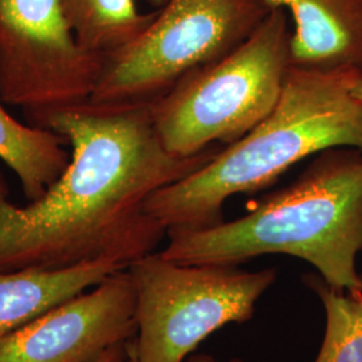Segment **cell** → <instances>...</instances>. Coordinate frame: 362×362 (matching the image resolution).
<instances>
[{
  "label": "cell",
  "instance_id": "cell-1",
  "mask_svg": "<svg viewBox=\"0 0 362 362\" xmlns=\"http://www.w3.org/2000/svg\"><path fill=\"white\" fill-rule=\"evenodd\" d=\"M26 118L62 137L70 160L46 194L23 207L10 200L0 172V272L91 262L128 269L167 238V228L145 211L146 200L223 148L172 155L156 133L149 104L83 101Z\"/></svg>",
  "mask_w": 362,
  "mask_h": 362
},
{
  "label": "cell",
  "instance_id": "cell-2",
  "mask_svg": "<svg viewBox=\"0 0 362 362\" xmlns=\"http://www.w3.org/2000/svg\"><path fill=\"white\" fill-rule=\"evenodd\" d=\"M167 239L160 254L176 263L240 266L281 254L306 260L337 290L358 294L362 151H322L296 180L266 196L245 216L204 230H168Z\"/></svg>",
  "mask_w": 362,
  "mask_h": 362
},
{
  "label": "cell",
  "instance_id": "cell-3",
  "mask_svg": "<svg viewBox=\"0 0 362 362\" xmlns=\"http://www.w3.org/2000/svg\"><path fill=\"white\" fill-rule=\"evenodd\" d=\"M361 71L291 66L272 113L207 164L156 191L145 211L168 230H204L224 221L223 206L254 194L322 151H362V103L353 95Z\"/></svg>",
  "mask_w": 362,
  "mask_h": 362
},
{
  "label": "cell",
  "instance_id": "cell-4",
  "mask_svg": "<svg viewBox=\"0 0 362 362\" xmlns=\"http://www.w3.org/2000/svg\"><path fill=\"white\" fill-rule=\"evenodd\" d=\"M285 8H272L238 49L181 78L149 104L165 149L192 157L240 140L278 104L291 69Z\"/></svg>",
  "mask_w": 362,
  "mask_h": 362
},
{
  "label": "cell",
  "instance_id": "cell-5",
  "mask_svg": "<svg viewBox=\"0 0 362 362\" xmlns=\"http://www.w3.org/2000/svg\"><path fill=\"white\" fill-rule=\"evenodd\" d=\"M136 287L137 333L132 362H185L209 334L252 318L276 281L274 269L181 264L152 252L127 269Z\"/></svg>",
  "mask_w": 362,
  "mask_h": 362
},
{
  "label": "cell",
  "instance_id": "cell-6",
  "mask_svg": "<svg viewBox=\"0 0 362 362\" xmlns=\"http://www.w3.org/2000/svg\"><path fill=\"white\" fill-rule=\"evenodd\" d=\"M270 11L266 0H167L140 37L105 57L88 101L151 104L181 78L238 49Z\"/></svg>",
  "mask_w": 362,
  "mask_h": 362
},
{
  "label": "cell",
  "instance_id": "cell-7",
  "mask_svg": "<svg viewBox=\"0 0 362 362\" xmlns=\"http://www.w3.org/2000/svg\"><path fill=\"white\" fill-rule=\"evenodd\" d=\"M104 58L82 49L59 0H0V97L25 116L90 98Z\"/></svg>",
  "mask_w": 362,
  "mask_h": 362
},
{
  "label": "cell",
  "instance_id": "cell-8",
  "mask_svg": "<svg viewBox=\"0 0 362 362\" xmlns=\"http://www.w3.org/2000/svg\"><path fill=\"white\" fill-rule=\"evenodd\" d=\"M136 287L125 270L57 305L0 341V362H95L137 333Z\"/></svg>",
  "mask_w": 362,
  "mask_h": 362
},
{
  "label": "cell",
  "instance_id": "cell-9",
  "mask_svg": "<svg viewBox=\"0 0 362 362\" xmlns=\"http://www.w3.org/2000/svg\"><path fill=\"white\" fill-rule=\"evenodd\" d=\"M293 18L291 66L362 73V0H266Z\"/></svg>",
  "mask_w": 362,
  "mask_h": 362
},
{
  "label": "cell",
  "instance_id": "cell-10",
  "mask_svg": "<svg viewBox=\"0 0 362 362\" xmlns=\"http://www.w3.org/2000/svg\"><path fill=\"white\" fill-rule=\"evenodd\" d=\"M119 270L110 263L91 262L64 270L0 272V341Z\"/></svg>",
  "mask_w": 362,
  "mask_h": 362
},
{
  "label": "cell",
  "instance_id": "cell-11",
  "mask_svg": "<svg viewBox=\"0 0 362 362\" xmlns=\"http://www.w3.org/2000/svg\"><path fill=\"white\" fill-rule=\"evenodd\" d=\"M0 97V161L11 169L28 203L46 194L70 160L65 140L13 117Z\"/></svg>",
  "mask_w": 362,
  "mask_h": 362
},
{
  "label": "cell",
  "instance_id": "cell-12",
  "mask_svg": "<svg viewBox=\"0 0 362 362\" xmlns=\"http://www.w3.org/2000/svg\"><path fill=\"white\" fill-rule=\"evenodd\" d=\"M59 1L66 23L78 45L104 59L140 37L157 13H141L136 0Z\"/></svg>",
  "mask_w": 362,
  "mask_h": 362
},
{
  "label": "cell",
  "instance_id": "cell-13",
  "mask_svg": "<svg viewBox=\"0 0 362 362\" xmlns=\"http://www.w3.org/2000/svg\"><path fill=\"white\" fill-rule=\"evenodd\" d=\"M302 281L320 298L326 315L322 345L314 362H362V291L337 290L318 272L305 274Z\"/></svg>",
  "mask_w": 362,
  "mask_h": 362
},
{
  "label": "cell",
  "instance_id": "cell-14",
  "mask_svg": "<svg viewBox=\"0 0 362 362\" xmlns=\"http://www.w3.org/2000/svg\"><path fill=\"white\" fill-rule=\"evenodd\" d=\"M128 344V342H127ZM127 344H122V345H119V346H117V348H115V349L110 350V351H107L106 354H105L104 357H101L98 361L95 362H112L113 361V358L116 357L117 354H118V351L119 350L122 349Z\"/></svg>",
  "mask_w": 362,
  "mask_h": 362
},
{
  "label": "cell",
  "instance_id": "cell-15",
  "mask_svg": "<svg viewBox=\"0 0 362 362\" xmlns=\"http://www.w3.org/2000/svg\"><path fill=\"white\" fill-rule=\"evenodd\" d=\"M129 342H128V344H129ZM128 344L118 351V354L113 358V361L112 362H132L129 354H128Z\"/></svg>",
  "mask_w": 362,
  "mask_h": 362
},
{
  "label": "cell",
  "instance_id": "cell-16",
  "mask_svg": "<svg viewBox=\"0 0 362 362\" xmlns=\"http://www.w3.org/2000/svg\"><path fill=\"white\" fill-rule=\"evenodd\" d=\"M353 95L362 103V76L358 78V81L356 82V85L353 88Z\"/></svg>",
  "mask_w": 362,
  "mask_h": 362
},
{
  "label": "cell",
  "instance_id": "cell-17",
  "mask_svg": "<svg viewBox=\"0 0 362 362\" xmlns=\"http://www.w3.org/2000/svg\"><path fill=\"white\" fill-rule=\"evenodd\" d=\"M146 1L155 7H163L167 3V0H146Z\"/></svg>",
  "mask_w": 362,
  "mask_h": 362
}]
</instances>
